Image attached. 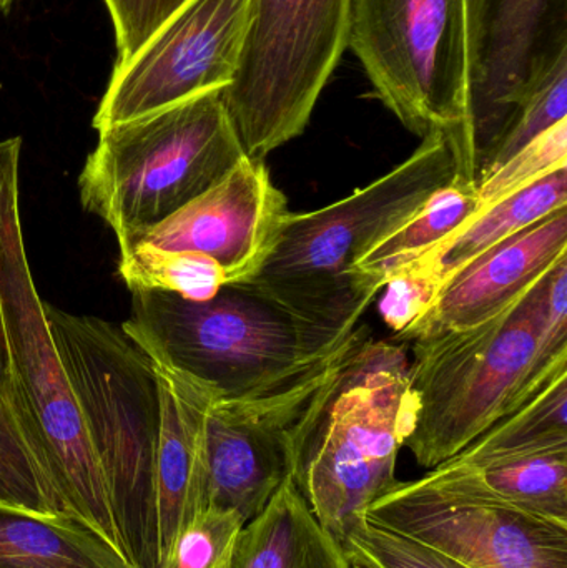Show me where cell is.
<instances>
[{
    "instance_id": "6da1fadb",
    "label": "cell",
    "mask_w": 567,
    "mask_h": 568,
    "mask_svg": "<svg viewBox=\"0 0 567 568\" xmlns=\"http://www.w3.org/2000/svg\"><path fill=\"white\" fill-rule=\"evenodd\" d=\"M365 327L323 323L252 282L223 284L205 301L133 290L122 324L153 364L225 400L296 386L328 367Z\"/></svg>"
},
{
    "instance_id": "7a4b0ae2",
    "label": "cell",
    "mask_w": 567,
    "mask_h": 568,
    "mask_svg": "<svg viewBox=\"0 0 567 568\" xmlns=\"http://www.w3.org/2000/svg\"><path fill=\"white\" fill-rule=\"evenodd\" d=\"M20 139L0 142V344L10 404L62 513L123 554L105 477L30 272L20 222Z\"/></svg>"
},
{
    "instance_id": "3957f363",
    "label": "cell",
    "mask_w": 567,
    "mask_h": 568,
    "mask_svg": "<svg viewBox=\"0 0 567 568\" xmlns=\"http://www.w3.org/2000/svg\"><path fill=\"white\" fill-rule=\"evenodd\" d=\"M405 347L363 331L333 361L292 430V480L340 544L398 479L415 423Z\"/></svg>"
},
{
    "instance_id": "277c9868",
    "label": "cell",
    "mask_w": 567,
    "mask_h": 568,
    "mask_svg": "<svg viewBox=\"0 0 567 568\" xmlns=\"http://www.w3.org/2000/svg\"><path fill=\"white\" fill-rule=\"evenodd\" d=\"M458 173L455 135L428 133L405 162L346 199L286 213L275 246L250 282L315 320L355 329L375 300L356 286L353 266Z\"/></svg>"
},
{
    "instance_id": "5b68a950",
    "label": "cell",
    "mask_w": 567,
    "mask_h": 568,
    "mask_svg": "<svg viewBox=\"0 0 567 568\" xmlns=\"http://www.w3.org/2000/svg\"><path fill=\"white\" fill-rule=\"evenodd\" d=\"M45 316L105 477L123 554L136 568H156L160 396L152 361L122 327L99 317L49 303Z\"/></svg>"
},
{
    "instance_id": "8992f818",
    "label": "cell",
    "mask_w": 567,
    "mask_h": 568,
    "mask_svg": "<svg viewBox=\"0 0 567 568\" xmlns=\"http://www.w3.org/2000/svg\"><path fill=\"white\" fill-rule=\"evenodd\" d=\"M536 283L478 326L412 339L415 423L405 447L419 466H442L566 373L567 364L539 366Z\"/></svg>"
},
{
    "instance_id": "52a82bcc",
    "label": "cell",
    "mask_w": 567,
    "mask_h": 568,
    "mask_svg": "<svg viewBox=\"0 0 567 568\" xmlns=\"http://www.w3.org/2000/svg\"><path fill=\"white\" fill-rule=\"evenodd\" d=\"M99 133V145L80 173V200L117 240L162 222L246 156L222 90Z\"/></svg>"
},
{
    "instance_id": "ba28073f",
    "label": "cell",
    "mask_w": 567,
    "mask_h": 568,
    "mask_svg": "<svg viewBox=\"0 0 567 568\" xmlns=\"http://www.w3.org/2000/svg\"><path fill=\"white\" fill-rule=\"evenodd\" d=\"M352 0H250L239 69L223 103L249 159L305 132L348 49Z\"/></svg>"
},
{
    "instance_id": "9c48e42d",
    "label": "cell",
    "mask_w": 567,
    "mask_h": 568,
    "mask_svg": "<svg viewBox=\"0 0 567 568\" xmlns=\"http://www.w3.org/2000/svg\"><path fill=\"white\" fill-rule=\"evenodd\" d=\"M348 47L406 129L422 139L455 133L462 173L473 179L465 0H352Z\"/></svg>"
},
{
    "instance_id": "30bf717a",
    "label": "cell",
    "mask_w": 567,
    "mask_h": 568,
    "mask_svg": "<svg viewBox=\"0 0 567 568\" xmlns=\"http://www.w3.org/2000/svg\"><path fill=\"white\" fill-rule=\"evenodd\" d=\"M250 0H190L113 70L93 129L139 119L230 85L242 55Z\"/></svg>"
},
{
    "instance_id": "8fae6325",
    "label": "cell",
    "mask_w": 567,
    "mask_h": 568,
    "mask_svg": "<svg viewBox=\"0 0 567 568\" xmlns=\"http://www.w3.org/2000/svg\"><path fill=\"white\" fill-rule=\"evenodd\" d=\"M468 159L478 182L526 90L567 53V0H465Z\"/></svg>"
},
{
    "instance_id": "7c38bea8",
    "label": "cell",
    "mask_w": 567,
    "mask_h": 568,
    "mask_svg": "<svg viewBox=\"0 0 567 568\" xmlns=\"http://www.w3.org/2000/svg\"><path fill=\"white\" fill-rule=\"evenodd\" d=\"M365 517L468 568H567L566 524L448 493L422 479L398 480Z\"/></svg>"
},
{
    "instance_id": "4fadbf2b",
    "label": "cell",
    "mask_w": 567,
    "mask_h": 568,
    "mask_svg": "<svg viewBox=\"0 0 567 568\" xmlns=\"http://www.w3.org/2000/svg\"><path fill=\"white\" fill-rule=\"evenodd\" d=\"M328 367L290 389L259 399H219L202 386V509L235 510L245 524L265 509L279 487L292 477L293 426Z\"/></svg>"
},
{
    "instance_id": "5bb4252c",
    "label": "cell",
    "mask_w": 567,
    "mask_h": 568,
    "mask_svg": "<svg viewBox=\"0 0 567 568\" xmlns=\"http://www.w3.org/2000/svg\"><path fill=\"white\" fill-rule=\"evenodd\" d=\"M288 212L265 162L245 156L162 222L117 242L119 248L203 256L223 270L229 283L250 282L269 258Z\"/></svg>"
},
{
    "instance_id": "9a60e30c",
    "label": "cell",
    "mask_w": 567,
    "mask_h": 568,
    "mask_svg": "<svg viewBox=\"0 0 567 568\" xmlns=\"http://www.w3.org/2000/svg\"><path fill=\"white\" fill-rule=\"evenodd\" d=\"M565 256L567 206L448 276L432 307L402 339L485 323L516 303Z\"/></svg>"
},
{
    "instance_id": "2e32d148",
    "label": "cell",
    "mask_w": 567,
    "mask_h": 568,
    "mask_svg": "<svg viewBox=\"0 0 567 568\" xmlns=\"http://www.w3.org/2000/svg\"><path fill=\"white\" fill-rule=\"evenodd\" d=\"M153 369L160 396L153 474L155 559L156 568H162L180 530L200 513V423L205 389L165 367L153 364Z\"/></svg>"
},
{
    "instance_id": "e0dca14e",
    "label": "cell",
    "mask_w": 567,
    "mask_h": 568,
    "mask_svg": "<svg viewBox=\"0 0 567 568\" xmlns=\"http://www.w3.org/2000/svg\"><path fill=\"white\" fill-rule=\"evenodd\" d=\"M419 479L448 493L502 504L567 526V447L479 466L445 463Z\"/></svg>"
},
{
    "instance_id": "ac0fdd59",
    "label": "cell",
    "mask_w": 567,
    "mask_h": 568,
    "mask_svg": "<svg viewBox=\"0 0 567 568\" xmlns=\"http://www.w3.org/2000/svg\"><path fill=\"white\" fill-rule=\"evenodd\" d=\"M230 568H352V562L288 477L243 527Z\"/></svg>"
},
{
    "instance_id": "d6986e66",
    "label": "cell",
    "mask_w": 567,
    "mask_h": 568,
    "mask_svg": "<svg viewBox=\"0 0 567 568\" xmlns=\"http://www.w3.org/2000/svg\"><path fill=\"white\" fill-rule=\"evenodd\" d=\"M475 180L458 175L436 190L418 212L379 240L353 266V280L366 296L375 300L385 284L429 253L478 215Z\"/></svg>"
},
{
    "instance_id": "ffe728a7",
    "label": "cell",
    "mask_w": 567,
    "mask_h": 568,
    "mask_svg": "<svg viewBox=\"0 0 567 568\" xmlns=\"http://www.w3.org/2000/svg\"><path fill=\"white\" fill-rule=\"evenodd\" d=\"M0 568H136L112 544L65 514L0 504Z\"/></svg>"
},
{
    "instance_id": "44dd1931",
    "label": "cell",
    "mask_w": 567,
    "mask_h": 568,
    "mask_svg": "<svg viewBox=\"0 0 567 568\" xmlns=\"http://www.w3.org/2000/svg\"><path fill=\"white\" fill-rule=\"evenodd\" d=\"M567 206V166L543 176L522 192L483 210L438 250L413 266L433 273L443 284L448 276L499 243L536 225ZM412 268V266H409Z\"/></svg>"
},
{
    "instance_id": "7402d4cb",
    "label": "cell",
    "mask_w": 567,
    "mask_h": 568,
    "mask_svg": "<svg viewBox=\"0 0 567 568\" xmlns=\"http://www.w3.org/2000/svg\"><path fill=\"white\" fill-rule=\"evenodd\" d=\"M559 447H567V371L446 463L479 466Z\"/></svg>"
},
{
    "instance_id": "603a6c76",
    "label": "cell",
    "mask_w": 567,
    "mask_h": 568,
    "mask_svg": "<svg viewBox=\"0 0 567 568\" xmlns=\"http://www.w3.org/2000/svg\"><path fill=\"white\" fill-rule=\"evenodd\" d=\"M119 275L130 291H166L192 301L210 300L229 283L212 260L145 248H120Z\"/></svg>"
},
{
    "instance_id": "cb8c5ba5",
    "label": "cell",
    "mask_w": 567,
    "mask_h": 568,
    "mask_svg": "<svg viewBox=\"0 0 567 568\" xmlns=\"http://www.w3.org/2000/svg\"><path fill=\"white\" fill-rule=\"evenodd\" d=\"M0 504L40 514H63L33 459L10 404L0 344Z\"/></svg>"
},
{
    "instance_id": "d4e9b609",
    "label": "cell",
    "mask_w": 567,
    "mask_h": 568,
    "mask_svg": "<svg viewBox=\"0 0 567 568\" xmlns=\"http://www.w3.org/2000/svg\"><path fill=\"white\" fill-rule=\"evenodd\" d=\"M566 113L567 53L543 70L541 75L526 90L508 126L483 163L478 180L495 172L533 140L565 122Z\"/></svg>"
},
{
    "instance_id": "484cf974",
    "label": "cell",
    "mask_w": 567,
    "mask_h": 568,
    "mask_svg": "<svg viewBox=\"0 0 567 568\" xmlns=\"http://www.w3.org/2000/svg\"><path fill=\"white\" fill-rule=\"evenodd\" d=\"M563 166H567V120L533 140L495 172L478 180V213Z\"/></svg>"
},
{
    "instance_id": "4316f807",
    "label": "cell",
    "mask_w": 567,
    "mask_h": 568,
    "mask_svg": "<svg viewBox=\"0 0 567 568\" xmlns=\"http://www.w3.org/2000/svg\"><path fill=\"white\" fill-rule=\"evenodd\" d=\"M245 523L235 510L205 507L180 530L162 568H230Z\"/></svg>"
},
{
    "instance_id": "83f0119b",
    "label": "cell",
    "mask_w": 567,
    "mask_h": 568,
    "mask_svg": "<svg viewBox=\"0 0 567 568\" xmlns=\"http://www.w3.org/2000/svg\"><path fill=\"white\" fill-rule=\"evenodd\" d=\"M360 568H468L412 537L363 519L342 544Z\"/></svg>"
},
{
    "instance_id": "f1b7e54d",
    "label": "cell",
    "mask_w": 567,
    "mask_h": 568,
    "mask_svg": "<svg viewBox=\"0 0 567 568\" xmlns=\"http://www.w3.org/2000/svg\"><path fill=\"white\" fill-rule=\"evenodd\" d=\"M190 0H105L117 36V67L125 65Z\"/></svg>"
},
{
    "instance_id": "f546056e",
    "label": "cell",
    "mask_w": 567,
    "mask_h": 568,
    "mask_svg": "<svg viewBox=\"0 0 567 568\" xmlns=\"http://www.w3.org/2000/svg\"><path fill=\"white\" fill-rule=\"evenodd\" d=\"M379 313L399 337L408 333L432 307L442 283L433 273L412 266L385 284Z\"/></svg>"
},
{
    "instance_id": "4dcf8cb0",
    "label": "cell",
    "mask_w": 567,
    "mask_h": 568,
    "mask_svg": "<svg viewBox=\"0 0 567 568\" xmlns=\"http://www.w3.org/2000/svg\"><path fill=\"white\" fill-rule=\"evenodd\" d=\"M12 0H0V9H6Z\"/></svg>"
},
{
    "instance_id": "1f68e13d",
    "label": "cell",
    "mask_w": 567,
    "mask_h": 568,
    "mask_svg": "<svg viewBox=\"0 0 567 568\" xmlns=\"http://www.w3.org/2000/svg\"><path fill=\"white\" fill-rule=\"evenodd\" d=\"M352 568H360V567L353 566V564H352Z\"/></svg>"
}]
</instances>
